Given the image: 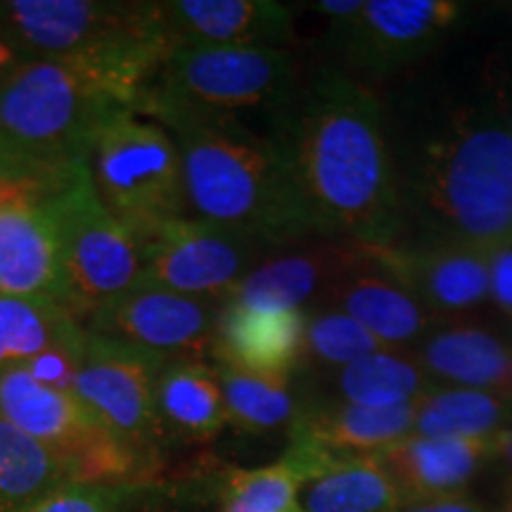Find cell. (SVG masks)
<instances>
[{
	"label": "cell",
	"instance_id": "obj_30",
	"mask_svg": "<svg viewBox=\"0 0 512 512\" xmlns=\"http://www.w3.org/2000/svg\"><path fill=\"white\" fill-rule=\"evenodd\" d=\"M337 394L344 403L366 408H392L420 399L427 377L420 363L387 351H375L337 373Z\"/></svg>",
	"mask_w": 512,
	"mask_h": 512
},
{
	"label": "cell",
	"instance_id": "obj_9",
	"mask_svg": "<svg viewBox=\"0 0 512 512\" xmlns=\"http://www.w3.org/2000/svg\"><path fill=\"white\" fill-rule=\"evenodd\" d=\"M140 280L185 297L228 302L264 247L192 216L138 242Z\"/></svg>",
	"mask_w": 512,
	"mask_h": 512
},
{
	"label": "cell",
	"instance_id": "obj_8",
	"mask_svg": "<svg viewBox=\"0 0 512 512\" xmlns=\"http://www.w3.org/2000/svg\"><path fill=\"white\" fill-rule=\"evenodd\" d=\"M0 34L31 57L171 48L159 3L147 0H8L0 3Z\"/></svg>",
	"mask_w": 512,
	"mask_h": 512
},
{
	"label": "cell",
	"instance_id": "obj_27",
	"mask_svg": "<svg viewBox=\"0 0 512 512\" xmlns=\"http://www.w3.org/2000/svg\"><path fill=\"white\" fill-rule=\"evenodd\" d=\"M67 484L72 479L60 453L0 418V512L27 510Z\"/></svg>",
	"mask_w": 512,
	"mask_h": 512
},
{
	"label": "cell",
	"instance_id": "obj_28",
	"mask_svg": "<svg viewBox=\"0 0 512 512\" xmlns=\"http://www.w3.org/2000/svg\"><path fill=\"white\" fill-rule=\"evenodd\" d=\"M226 420L235 430L247 434H266L297 420L299 408L294 401L290 375L245 373L219 366Z\"/></svg>",
	"mask_w": 512,
	"mask_h": 512
},
{
	"label": "cell",
	"instance_id": "obj_23",
	"mask_svg": "<svg viewBox=\"0 0 512 512\" xmlns=\"http://www.w3.org/2000/svg\"><path fill=\"white\" fill-rule=\"evenodd\" d=\"M155 415L162 439H214L228 422L216 366L207 361L164 363L155 382Z\"/></svg>",
	"mask_w": 512,
	"mask_h": 512
},
{
	"label": "cell",
	"instance_id": "obj_26",
	"mask_svg": "<svg viewBox=\"0 0 512 512\" xmlns=\"http://www.w3.org/2000/svg\"><path fill=\"white\" fill-rule=\"evenodd\" d=\"M86 339V328L60 304L0 294V370Z\"/></svg>",
	"mask_w": 512,
	"mask_h": 512
},
{
	"label": "cell",
	"instance_id": "obj_1",
	"mask_svg": "<svg viewBox=\"0 0 512 512\" xmlns=\"http://www.w3.org/2000/svg\"><path fill=\"white\" fill-rule=\"evenodd\" d=\"M311 235L399 245L406 195L384 105L354 76L323 72L299 86L273 126Z\"/></svg>",
	"mask_w": 512,
	"mask_h": 512
},
{
	"label": "cell",
	"instance_id": "obj_13",
	"mask_svg": "<svg viewBox=\"0 0 512 512\" xmlns=\"http://www.w3.org/2000/svg\"><path fill=\"white\" fill-rule=\"evenodd\" d=\"M382 264L439 320L463 323L491 299L489 252L448 242L384 247Z\"/></svg>",
	"mask_w": 512,
	"mask_h": 512
},
{
	"label": "cell",
	"instance_id": "obj_37",
	"mask_svg": "<svg viewBox=\"0 0 512 512\" xmlns=\"http://www.w3.org/2000/svg\"><path fill=\"white\" fill-rule=\"evenodd\" d=\"M363 5H366V0H323L316 5V10L320 15L335 19V24H342L361 15Z\"/></svg>",
	"mask_w": 512,
	"mask_h": 512
},
{
	"label": "cell",
	"instance_id": "obj_35",
	"mask_svg": "<svg viewBox=\"0 0 512 512\" xmlns=\"http://www.w3.org/2000/svg\"><path fill=\"white\" fill-rule=\"evenodd\" d=\"M29 57L31 55L24 53L15 41H10L8 36L0 34V91H3V86L8 83L10 76L15 74Z\"/></svg>",
	"mask_w": 512,
	"mask_h": 512
},
{
	"label": "cell",
	"instance_id": "obj_20",
	"mask_svg": "<svg viewBox=\"0 0 512 512\" xmlns=\"http://www.w3.org/2000/svg\"><path fill=\"white\" fill-rule=\"evenodd\" d=\"M415 401L392 408L330 403L299 411L292 422V444H302L330 458L377 456L413 434Z\"/></svg>",
	"mask_w": 512,
	"mask_h": 512
},
{
	"label": "cell",
	"instance_id": "obj_10",
	"mask_svg": "<svg viewBox=\"0 0 512 512\" xmlns=\"http://www.w3.org/2000/svg\"><path fill=\"white\" fill-rule=\"evenodd\" d=\"M219 306L136 283L83 325L88 335L145 351L162 361H207Z\"/></svg>",
	"mask_w": 512,
	"mask_h": 512
},
{
	"label": "cell",
	"instance_id": "obj_42",
	"mask_svg": "<svg viewBox=\"0 0 512 512\" xmlns=\"http://www.w3.org/2000/svg\"><path fill=\"white\" fill-rule=\"evenodd\" d=\"M501 512H512V482L508 484V489H505V494H503Z\"/></svg>",
	"mask_w": 512,
	"mask_h": 512
},
{
	"label": "cell",
	"instance_id": "obj_16",
	"mask_svg": "<svg viewBox=\"0 0 512 512\" xmlns=\"http://www.w3.org/2000/svg\"><path fill=\"white\" fill-rule=\"evenodd\" d=\"M0 418L53 448L64 463L110 432L79 396L38 382L24 366L0 370Z\"/></svg>",
	"mask_w": 512,
	"mask_h": 512
},
{
	"label": "cell",
	"instance_id": "obj_34",
	"mask_svg": "<svg viewBox=\"0 0 512 512\" xmlns=\"http://www.w3.org/2000/svg\"><path fill=\"white\" fill-rule=\"evenodd\" d=\"M491 302L512 323V242L489 252Z\"/></svg>",
	"mask_w": 512,
	"mask_h": 512
},
{
	"label": "cell",
	"instance_id": "obj_11",
	"mask_svg": "<svg viewBox=\"0 0 512 512\" xmlns=\"http://www.w3.org/2000/svg\"><path fill=\"white\" fill-rule=\"evenodd\" d=\"M162 358L88 335L74 394L95 418L145 460L162 439L155 415V382Z\"/></svg>",
	"mask_w": 512,
	"mask_h": 512
},
{
	"label": "cell",
	"instance_id": "obj_25",
	"mask_svg": "<svg viewBox=\"0 0 512 512\" xmlns=\"http://www.w3.org/2000/svg\"><path fill=\"white\" fill-rule=\"evenodd\" d=\"M304 512H399V484L377 456L339 458L299 494Z\"/></svg>",
	"mask_w": 512,
	"mask_h": 512
},
{
	"label": "cell",
	"instance_id": "obj_2",
	"mask_svg": "<svg viewBox=\"0 0 512 512\" xmlns=\"http://www.w3.org/2000/svg\"><path fill=\"white\" fill-rule=\"evenodd\" d=\"M136 112L155 119L176 140L192 219L264 249L311 235L273 131L162 102H138Z\"/></svg>",
	"mask_w": 512,
	"mask_h": 512
},
{
	"label": "cell",
	"instance_id": "obj_21",
	"mask_svg": "<svg viewBox=\"0 0 512 512\" xmlns=\"http://www.w3.org/2000/svg\"><path fill=\"white\" fill-rule=\"evenodd\" d=\"M60 240L43 207L0 211V294L62 306Z\"/></svg>",
	"mask_w": 512,
	"mask_h": 512
},
{
	"label": "cell",
	"instance_id": "obj_3",
	"mask_svg": "<svg viewBox=\"0 0 512 512\" xmlns=\"http://www.w3.org/2000/svg\"><path fill=\"white\" fill-rule=\"evenodd\" d=\"M166 55L164 46H140L29 57L0 91V143L43 171L86 162L95 133L136 110Z\"/></svg>",
	"mask_w": 512,
	"mask_h": 512
},
{
	"label": "cell",
	"instance_id": "obj_24",
	"mask_svg": "<svg viewBox=\"0 0 512 512\" xmlns=\"http://www.w3.org/2000/svg\"><path fill=\"white\" fill-rule=\"evenodd\" d=\"M339 458L316 448L292 444L283 458L256 470H230L216 484V501L247 512H290L299 508V494L313 477Z\"/></svg>",
	"mask_w": 512,
	"mask_h": 512
},
{
	"label": "cell",
	"instance_id": "obj_5",
	"mask_svg": "<svg viewBox=\"0 0 512 512\" xmlns=\"http://www.w3.org/2000/svg\"><path fill=\"white\" fill-rule=\"evenodd\" d=\"M299 86L297 62L285 48L176 46L138 102H162L245 124L249 117H268L275 126Z\"/></svg>",
	"mask_w": 512,
	"mask_h": 512
},
{
	"label": "cell",
	"instance_id": "obj_15",
	"mask_svg": "<svg viewBox=\"0 0 512 512\" xmlns=\"http://www.w3.org/2000/svg\"><path fill=\"white\" fill-rule=\"evenodd\" d=\"M159 17L171 48H285L294 31L292 12L271 0H169Z\"/></svg>",
	"mask_w": 512,
	"mask_h": 512
},
{
	"label": "cell",
	"instance_id": "obj_36",
	"mask_svg": "<svg viewBox=\"0 0 512 512\" xmlns=\"http://www.w3.org/2000/svg\"><path fill=\"white\" fill-rule=\"evenodd\" d=\"M55 174H64V171L36 169V166H31L24 162V159L12 155L8 147L0 143V178L3 176H55Z\"/></svg>",
	"mask_w": 512,
	"mask_h": 512
},
{
	"label": "cell",
	"instance_id": "obj_39",
	"mask_svg": "<svg viewBox=\"0 0 512 512\" xmlns=\"http://www.w3.org/2000/svg\"><path fill=\"white\" fill-rule=\"evenodd\" d=\"M494 453L505 458V463L512 467V430H501L494 434Z\"/></svg>",
	"mask_w": 512,
	"mask_h": 512
},
{
	"label": "cell",
	"instance_id": "obj_17",
	"mask_svg": "<svg viewBox=\"0 0 512 512\" xmlns=\"http://www.w3.org/2000/svg\"><path fill=\"white\" fill-rule=\"evenodd\" d=\"M306 311H254L223 302L216 313L214 351L219 366L245 373L292 375L304 361Z\"/></svg>",
	"mask_w": 512,
	"mask_h": 512
},
{
	"label": "cell",
	"instance_id": "obj_33",
	"mask_svg": "<svg viewBox=\"0 0 512 512\" xmlns=\"http://www.w3.org/2000/svg\"><path fill=\"white\" fill-rule=\"evenodd\" d=\"M86 342L81 344H67V347H55L46 351V354L36 356L34 361L24 363V368L36 377L38 382L48 384L53 389H62V392L74 394V382L79 375L83 354H86Z\"/></svg>",
	"mask_w": 512,
	"mask_h": 512
},
{
	"label": "cell",
	"instance_id": "obj_7",
	"mask_svg": "<svg viewBox=\"0 0 512 512\" xmlns=\"http://www.w3.org/2000/svg\"><path fill=\"white\" fill-rule=\"evenodd\" d=\"M62 256V309L81 325L140 280L138 242L102 204L88 164L43 204Z\"/></svg>",
	"mask_w": 512,
	"mask_h": 512
},
{
	"label": "cell",
	"instance_id": "obj_32",
	"mask_svg": "<svg viewBox=\"0 0 512 512\" xmlns=\"http://www.w3.org/2000/svg\"><path fill=\"white\" fill-rule=\"evenodd\" d=\"M138 486L67 484L22 512H133Z\"/></svg>",
	"mask_w": 512,
	"mask_h": 512
},
{
	"label": "cell",
	"instance_id": "obj_40",
	"mask_svg": "<svg viewBox=\"0 0 512 512\" xmlns=\"http://www.w3.org/2000/svg\"><path fill=\"white\" fill-rule=\"evenodd\" d=\"M501 110H503V114H505V121H508V128H510V136H512V86L508 88V93L503 95L501 98Z\"/></svg>",
	"mask_w": 512,
	"mask_h": 512
},
{
	"label": "cell",
	"instance_id": "obj_6",
	"mask_svg": "<svg viewBox=\"0 0 512 512\" xmlns=\"http://www.w3.org/2000/svg\"><path fill=\"white\" fill-rule=\"evenodd\" d=\"M86 164L102 204L136 242L188 216L176 140L155 119L136 110L112 117L95 133Z\"/></svg>",
	"mask_w": 512,
	"mask_h": 512
},
{
	"label": "cell",
	"instance_id": "obj_18",
	"mask_svg": "<svg viewBox=\"0 0 512 512\" xmlns=\"http://www.w3.org/2000/svg\"><path fill=\"white\" fill-rule=\"evenodd\" d=\"M491 439L408 434L377 458L399 484L406 503L453 501L494 453Z\"/></svg>",
	"mask_w": 512,
	"mask_h": 512
},
{
	"label": "cell",
	"instance_id": "obj_41",
	"mask_svg": "<svg viewBox=\"0 0 512 512\" xmlns=\"http://www.w3.org/2000/svg\"><path fill=\"white\" fill-rule=\"evenodd\" d=\"M216 503H219V505H216V512H247V510H242L233 503H223V501H216ZM290 512H304V510H302V505H299V508H294Z\"/></svg>",
	"mask_w": 512,
	"mask_h": 512
},
{
	"label": "cell",
	"instance_id": "obj_31",
	"mask_svg": "<svg viewBox=\"0 0 512 512\" xmlns=\"http://www.w3.org/2000/svg\"><path fill=\"white\" fill-rule=\"evenodd\" d=\"M304 358L328 368H347L384 347L354 318L337 309H309Z\"/></svg>",
	"mask_w": 512,
	"mask_h": 512
},
{
	"label": "cell",
	"instance_id": "obj_19",
	"mask_svg": "<svg viewBox=\"0 0 512 512\" xmlns=\"http://www.w3.org/2000/svg\"><path fill=\"white\" fill-rule=\"evenodd\" d=\"M384 249V247H382ZM337 309L363 325L382 347H406L439 325L420 299L382 264L342 278L313 309Z\"/></svg>",
	"mask_w": 512,
	"mask_h": 512
},
{
	"label": "cell",
	"instance_id": "obj_14",
	"mask_svg": "<svg viewBox=\"0 0 512 512\" xmlns=\"http://www.w3.org/2000/svg\"><path fill=\"white\" fill-rule=\"evenodd\" d=\"M463 5L453 0H370L361 15L337 24L363 69L401 67L434 48L458 22Z\"/></svg>",
	"mask_w": 512,
	"mask_h": 512
},
{
	"label": "cell",
	"instance_id": "obj_43",
	"mask_svg": "<svg viewBox=\"0 0 512 512\" xmlns=\"http://www.w3.org/2000/svg\"><path fill=\"white\" fill-rule=\"evenodd\" d=\"M159 512H164V510H159Z\"/></svg>",
	"mask_w": 512,
	"mask_h": 512
},
{
	"label": "cell",
	"instance_id": "obj_22",
	"mask_svg": "<svg viewBox=\"0 0 512 512\" xmlns=\"http://www.w3.org/2000/svg\"><path fill=\"white\" fill-rule=\"evenodd\" d=\"M420 366L439 380L512 401V344L472 320L434 332L420 351Z\"/></svg>",
	"mask_w": 512,
	"mask_h": 512
},
{
	"label": "cell",
	"instance_id": "obj_4",
	"mask_svg": "<svg viewBox=\"0 0 512 512\" xmlns=\"http://www.w3.org/2000/svg\"><path fill=\"white\" fill-rule=\"evenodd\" d=\"M413 192L430 242L482 252L512 242V136L501 105L448 121L422 155Z\"/></svg>",
	"mask_w": 512,
	"mask_h": 512
},
{
	"label": "cell",
	"instance_id": "obj_29",
	"mask_svg": "<svg viewBox=\"0 0 512 512\" xmlns=\"http://www.w3.org/2000/svg\"><path fill=\"white\" fill-rule=\"evenodd\" d=\"M508 418V401L477 389H441L415 399L413 434L418 437L491 439Z\"/></svg>",
	"mask_w": 512,
	"mask_h": 512
},
{
	"label": "cell",
	"instance_id": "obj_38",
	"mask_svg": "<svg viewBox=\"0 0 512 512\" xmlns=\"http://www.w3.org/2000/svg\"><path fill=\"white\" fill-rule=\"evenodd\" d=\"M408 512H479L477 508H472V505L467 503H460L453 498V501H437V503H425V505H418V508L408 510Z\"/></svg>",
	"mask_w": 512,
	"mask_h": 512
},
{
	"label": "cell",
	"instance_id": "obj_12",
	"mask_svg": "<svg viewBox=\"0 0 512 512\" xmlns=\"http://www.w3.org/2000/svg\"><path fill=\"white\" fill-rule=\"evenodd\" d=\"M380 254L382 247L323 240L254 266L228 302L254 311H309L342 278L380 264Z\"/></svg>",
	"mask_w": 512,
	"mask_h": 512
}]
</instances>
